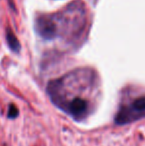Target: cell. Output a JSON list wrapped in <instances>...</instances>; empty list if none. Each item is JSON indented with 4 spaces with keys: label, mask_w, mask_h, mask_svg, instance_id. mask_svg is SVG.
Listing matches in <instances>:
<instances>
[{
    "label": "cell",
    "mask_w": 145,
    "mask_h": 146,
    "mask_svg": "<svg viewBox=\"0 0 145 146\" xmlns=\"http://www.w3.org/2000/svg\"><path fill=\"white\" fill-rule=\"evenodd\" d=\"M37 31L41 36L46 39H51L56 35V27L55 24L47 18H40L36 23Z\"/></svg>",
    "instance_id": "cell-2"
},
{
    "label": "cell",
    "mask_w": 145,
    "mask_h": 146,
    "mask_svg": "<svg viewBox=\"0 0 145 146\" xmlns=\"http://www.w3.org/2000/svg\"><path fill=\"white\" fill-rule=\"evenodd\" d=\"M145 117V96L137 98L133 102L121 106L115 114L116 124L124 125Z\"/></svg>",
    "instance_id": "cell-1"
},
{
    "label": "cell",
    "mask_w": 145,
    "mask_h": 146,
    "mask_svg": "<svg viewBox=\"0 0 145 146\" xmlns=\"http://www.w3.org/2000/svg\"><path fill=\"white\" fill-rule=\"evenodd\" d=\"M18 113H19V111H18L17 108L14 104H10L9 110H8V118H16L18 116Z\"/></svg>",
    "instance_id": "cell-4"
},
{
    "label": "cell",
    "mask_w": 145,
    "mask_h": 146,
    "mask_svg": "<svg viewBox=\"0 0 145 146\" xmlns=\"http://www.w3.org/2000/svg\"><path fill=\"white\" fill-rule=\"evenodd\" d=\"M6 40H7L8 46L10 47V49L13 52H19L20 51L19 41H18V39L16 38L14 33L10 29H7V32H6Z\"/></svg>",
    "instance_id": "cell-3"
}]
</instances>
